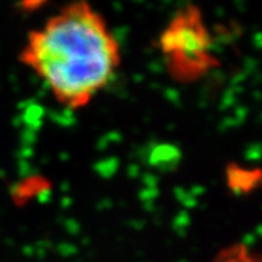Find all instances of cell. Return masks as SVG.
I'll return each instance as SVG.
<instances>
[{
	"label": "cell",
	"mask_w": 262,
	"mask_h": 262,
	"mask_svg": "<svg viewBox=\"0 0 262 262\" xmlns=\"http://www.w3.org/2000/svg\"><path fill=\"white\" fill-rule=\"evenodd\" d=\"M19 60L45 82L58 103L79 110L114 78L121 49L102 14L76 2L27 35Z\"/></svg>",
	"instance_id": "cell-1"
},
{
	"label": "cell",
	"mask_w": 262,
	"mask_h": 262,
	"mask_svg": "<svg viewBox=\"0 0 262 262\" xmlns=\"http://www.w3.org/2000/svg\"><path fill=\"white\" fill-rule=\"evenodd\" d=\"M166 69L178 82L191 83L218 66L210 32L201 11L187 6L174 15L159 36Z\"/></svg>",
	"instance_id": "cell-2"
},
{
	"label": "cell",
	"mask_w": 262,
	"mask_h": 262,
	"mask_svg": "<svg viewBox=\"0 0 262 262\" xmlns=\"http://www.w3.org/2000/svg\"><path fill=\"white\" fill-rule=\"evenodd\" d=\"M261 172L259 170H252L239 165H229L226 171V182L233 193H250L259 185Z\"/></svg>",
	"instance_id": "cell-3"
},
{
	"label": "cell",
	"mask_w": 262,
	"mask_h": 262,
	"mask_svg": "<svg viewBox=\"0 0 262 262\" xmlns=\"http://www.w3.org/2000/svg\"><path fill=\"white\" fill-rule=\"evenodd\" d=\"M47 189H49V181L41 178V177L34 176L25 181H20L12 190L15 204H26L28 201L34 200L35 196H38L41 191H46Z\"/></svg>",
	"instance_id": "cell-4"
},
{
	"label": "cell",
	"mask_w": 262,
	"mask_h": 262,
	"mask_svg": "<svg viewBox=\"0 0 262 262\" xmlns=\"http://www.w3.org/2000/svg\"><path fill=\"white\" fill-rule=\"evenodd\" d=\"M217 262H259L258 257L253 255L244 245L226 249L218 255Z\"/></svg>",
	"instance_id": "cell-5"
}]
</instances>
